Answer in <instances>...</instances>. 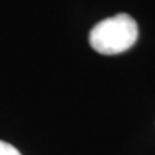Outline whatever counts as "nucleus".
Wrapping results in <instances>:
<instances>
[{"mask_svg":"<svg viewBox=\"0 0 155 155\" xmlns=\"http://www.w3.org/2000/svg\"><path fill=\"white\" fill-rule=\"evenodd\" d=\"M0 155H22L13 145L0 140Z\"/></svg>","mask_w":155,"mask_h":155,"instance_id":"obj_2","label":"nucleus"},{"mask_svg":"<svg viewBox=\"0 0 155 155\" xmlns=\"http://www.w3.org/2000/svg\"><path fill=\"white\" fill-rule=\"evenodd\" d=\"M138 38V26L125 13L102 19L89 32V44L100 54L113 56L128 51Z\"/></svg>","mask_w":155,"mask_h":155,"instance_id":"obj_1","label":"nucleus"}]
</instances>
